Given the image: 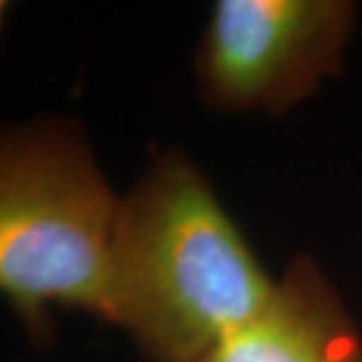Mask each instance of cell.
<instances>
[{"instance_id": "1", "label": "cell", "mask_w": 362, "mask_h": 362, "mask_svg": "<svg viewBox=\"0 0 362 362\" xmlns=\"http://www.w3.org/2000/svg\"><path fill=\"white\" fill-rule=\"evenodd\" d=\"M206 173L157 151L117 214L103 322L149 362H199L276 290Z\"/></svg>"}, {"instance_id": "2", "label": "cell", "mask_w": 362, "mask_h": 362, "mask_svg": "<svg viewBox=\"0 0 362 362\" xmlns=\"http://www.w3.org/2000/svg\"><path fill=\"white\" fill-rule=\"evenodd\" d=\"M121 197L73 121L0 139V288L33 344L52 342L51 306L103 320Z\"/></svg>"}, {"instance_id": "3", "label": "cell", "mask_w": 362, "mask_h": 362, "mask_svg": "<svg viewBox=\"0 0 362 362\" xmlns=\"http://www.w3.org/2000/svg\"><path fill=\"white\" fill-rule=\"evenodd\" d=\"M356 8L346 0H218L195 51L202 99L282 115L340 73Z\"/></svg>"}, {"instance_id": "4", "label": "cell", "mask_w": 362, "mask_h": 362, "mask_svg": "<svg viewBox=\"0 0 362 362\" xmlns=\"http://www.w3.org/2000/svg\"><path fill=\"white\" fill-rule=\"evenodd\" d=\"M199 362H362V337L310 256H296L268 304Z\"/></svg>"}]
</instances>
